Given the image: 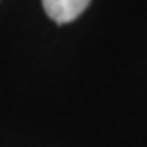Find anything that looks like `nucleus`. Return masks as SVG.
I'll return each instance as SVG.
<instances>
[{"instance_id": "nucleus-1", "label": "nucleus", "mask_w": 147, "mask_h": 147, "mask_svg": "<svg viewBox=\"0 0 147 147\" xmlns=\"http://www.w3.org/2000/svg\"><path fill=\"white\" fill-rule=\"evenodd\" d=\"M88 6H90L88 0H44L42 2V8L48 13V17L59 25L75 21Z\"/></svg>"}]
</instances>
